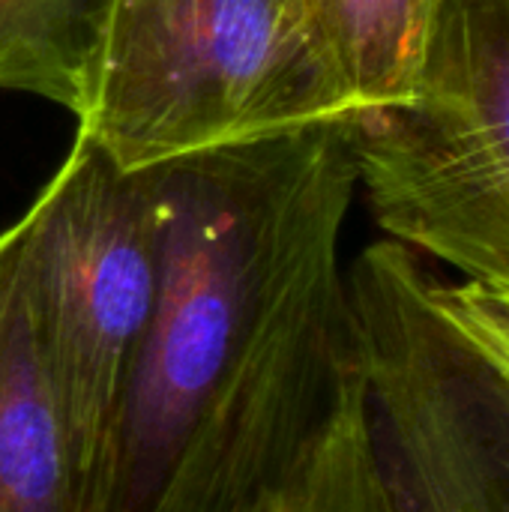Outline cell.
Here are the masks:
<instances>
[{"mask_svg": "<svg viewBox=\"0 0 509 512\" xmlns=\"http://www.w3.org/2000/svg\"><path fill=\"white\" fill-rule=\"evenodd\" d=\"M357 111L147 168L159 288L84 512H255L354 363L342 231Z\"/></svg>", "mask_w": 509, "mask_h": 512, "instance_id": "6da1fadb", "label": "cell"}, {"mask_svg": "<svg viewBox=\"0 0 509 512\" xmlns=\"http://www.w3.org/2000/svg\"><path fill=\"white\" fill-rule=\"evenodd\" d=\"M354 111L303 0H105L75 117L144 171Z\"/></svg>", "mask_w": 509, "mask_h": 512, "instance_id": "7a4b0ae2", "label": "cell"}, {"mask_svg": "<svg viewBox=\"0 0 509 512\" xmlns=\"http://www.w3.org/2000/svg\"><path fill=\"white\" fill-rule=\"evenodd\" d=\"M354 150L393 243L509 297V0H438L408 96L357 111Z\"/></svg>", "mask_w": 509, "mask_h": 512, "instance_id": "3957f363", "label": "cell"}, {"mask_svg": "<svg viewBox=\"0 0 509 512\" xmlns=\"http://www.w3.org/2000/svg\"><path fill=\"white\" fill-rule=\"evenodd\" d=\"M21 216L36 339L84 512L156 306V198L147 168L126 171L75 132Z\"/></svg>", "mask_w": 509, "mask_h": 512, "instance_id": "277c9868", "label": "cell"}, {"mask_svg": "<svg viewBox=\"0 0 509 512\" xmlns=\"http://www.w3.org/2000/svg\"><path fill=\"white\" fill-rule=\"evenodd\" d=\"M381 240L348 267L354 363L390 512H509V390Z\"/></svg>", "mask_w": 509, "mask_h": 512, "instance_id": "5b68a950", "label": "cell"}, {"mask_svg": "<svg viewBox=\"0 0 509 512\" xmlns=\"http://www.w3.org/2000/svg\"><path fill=\"white\" fill-rule=\"evenodd\" d=\"M0 512H78L66 432L33 324L24 216L0 231Z\"/></svg>", "mask_w": 509, "mask_h": 512, "instance_id": "8992f818", "label": "cell"}, {"mask_svg": "<svg viewBox=\"0 0 509 512\" xmlns=\"http://www.w3.org/2000/svg\"><path fill=\"white\" fill-rule=\"evenodd\" d=\"M357 111L402 102L438 0H303Z\"/></svg>", "mask_w": 509, "mask_h": 512, "instance_id": "52a82bcc", "label": "cell"}, {"mask_svg": "<svg viewBox=\"0 0 509 512\" xmlns=\"http://www.w3.org/2000/svg\"><path fill=\"white\" fill-rule=\"evenodd\" d=\"M105 0H0V90L78 114Z\"/></svg>", "mask_w": 509, "mask_h": 512, "instance_id": "ba28073f", "label": "cell"}, {"mask_svg": "<svg viewBox=\"0 0 509 512\" xmlns=\"http://www.w3.org/2000/svg\"><path fill=\"white\" fill-rule=\"evenodd\" d=\"M279 512H390L369 435L357 420L324 432L279 495Z\"/></svg>", "mask_w": 509, "mask_h": 512, "instance_id": "9c48e42d", "label": "cell"}, {"mask_svg": "<svg viewBox=\"0 0 509 512\" xmlns=\"http://www.w3.org/2000/svg\"><path fill=\"white\" fill-rule=\"evenodd\" d=\"M432 294L444 318L471 342L509 390V297L468 282H444L438 276Z\"/></svg>", "mask_w": 509, "mask_h": 512, "instance_id": "30bf717a", "label": "cell"}, {"mask_svg": "<svg viewBox=\"0 0 509 512\" xmlns=\"http://www.w3.org/2000/svg\"><path fill=\"white\" fill-rule=\"evenodd\" d=\"M255 512H279V498H276V501H270V504H264V507H258Z\"/></svg>", "mask_w": 509, "mask_h": 512, "instance_id": "8fae6325", "label": "cell"}]
</instances>
